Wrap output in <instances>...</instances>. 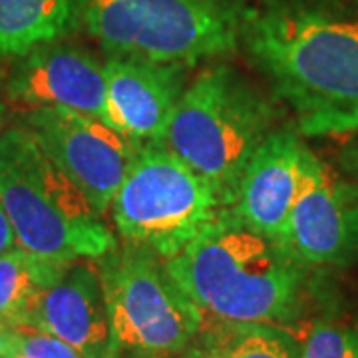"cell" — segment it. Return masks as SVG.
Wrapping results in <instances>:
<instances>
[{
  "mask_svg": "<svg viewBox=\"0 0 358 358\" xmlns=\"http://www.w3.org/2000/svg\"><path fill=\"white\" fill-rule=\"evenodd\" d=\"M241 40L305 136L358 129V18L257 8L245 18Z\"/></svg>",
  "mask_w": 358,
  "mask_h": 358,
  "instance_id": "1",
  "label": "cell"
},
{
  "mask_svg": "<svg viewBox=\"0 0 358 358\" xmlns=\"http://www.w3.org/2000/svg\"><path fill=\"white\" fill-rule=\"evenodd\" d=\"M164 263L203 319L282 324L301 305L305 267L229 207Z\"/></svg>",
  "mask_w": 358,
  "mask_h": 358,
  "instance_id": "2",
  "label": "cell"
},
{
  "mask_svg": "<svg viewBox=\"0 0 358 358\" xmlns=\"http://www.w3.org/2000/svg\"><path fill=\"white\" fill-rule=\"evenodd\" d=\"M0 203L16 245L34 255L72 263L117 247L106 215L20 126L0 136Z\"/></svg>",
  "mask_w": 358,
  "mask_h": 358,
  "instance_id": "3",
  "label": "cell"
},
{
  "mask_svg": "<svg viewBox=\"0 0 358 358\" xmlns=\"http://www.w3.org/2000/svg\"><path fill=\"white\" fill-rule=\"evenodd\" d=\"M273 124V106L249 80L229 66H213L183 90L164 145L197 171L227 209Z\"/></svg>",
  "mask_w": 358,
  "mask_h": 358,
  "instance_id": "4",
  "label": "cell"
},
{
  "mask_svg": "<svg viewBox=\"0 0 358 358\" xmlns=\"http://www.w3.org/2000/svg\"><path fill=\"white\" fill-rule=\"evenodd\" d=\"M247 0H82V24L112 56L192 66L243 38Z\"/></svg>",
  "mask_w": 358,
  "mask_h": 358,
  "instance_id": "5",
  "label": "cell"
},
{
  "mask_svg": "<svg viewBox=\"0 0 358 358\" xmlns=\"http://www.w3.org/2000/svg\"><path fill=\"white\" fill-rule=\"evenodd\" d=\"M215 189L164 143L143 145L110 207L128 245L169 259L217 217Z\"/></svg>",
  "mask_w": 358,
  "mask_h": 358,
  "instance_id": "6",
  "label": "cell"
},
{
  "mask_svg": "<svg viewBox=\"0 0 358 358\" xmlns=\"http://www.w3.org/2000/svg\"><path fill=\"white\" fill-rule=\"evenodd\" d=\"M96 265L117 357L181 355L201 331V310L171 279L162 257L126 243L96 259Z\"/></svg>",
  "mask_w": 358,
  "mask_h": 358,
  "instance_id": "7",
  "label": "cell"
},
{
  "mask_svg": "<svg viewBox=\"0 0 358 358\" xmlns=\"http://www.w3.org/2000/svg\"><path fill=\"white\" fill-rule=\"evenodd\" d=\"M52 162L108 215L129 167L143 145L98 117L68 108H32L18 124Z\"/></svg>",
  "mask_w": 358,
  "mask_h": 358,
  "instance_id": "8",
  "label": "cell"
},
{
  "mask_svg": "<svg viewBox=\"0 0 358 358\" xmlns=\"http://www.w3.org/2000/svg\"><path fill=\"white\" fill-rule=\"evenodd\" d=\"M282 249L303 267H343L358 257V183L310 155Z\"/></svg>",
  "mask_w": 358,
  "mask_h": 358,
  "instance_id": "9",
  "label": "cell"
},
{
  "mask_svg": "<svg viewBox=\"0 0 358 358\" xmlns=\"http://www.w3.org/2000/svg\"><path fill=\"white\" fill-rule=\"evenodd\" d=\"M6 94L28 110L68 108L110 124L103 62L76 44L58 40L16 58Z\"/></svg>",
  "mask_w": 358,
  "mask_h": 358,
  "instance_id": "10",
  "label": "cell"
},
{
  "mask_svg": "<svg viewBox=\"0 0 358 358\" xmlns=\"http://www.w3.org/2000/svg\"><path fill=\"white\" fill-rule=\"evenodd\" d=\"M310 155L293 129H273L245 169L231 211L247 227L282 247Z\"/></svg>",
  "mask_w": 358,
  "mask_h": 358,
  "instance_id": "11",
  "label": "cell"
},
{
  "mask_svg": "<svg viewBox=\"0 0 358 358\" xmlns=\"http://www.w3.org/2000/svg\"><path fill=\"white\" fill-rule=\"evenodd\" d=\"M110 124L141 145H159L183 94V68L143 58L112 56L103 62Z\"/></svg>",
  "mask_w": 358,
  "mask_h": 358,
  "instance_id": "12",
  "label": "cell"
},
{
  "mask_svg": "<svg viewBox=\"0 0 358 358\" xmlns=\"http://www.w3.org/2000/svg\"><path fill=\"white\" fill-rule=\"evenodd\" d=\"M30 327L58 336L84 358H117L96 259L68 265L64 275L44 293Z\"/></svg>",
  "mask_w": 358,
  "mask_h": 358,
  "instance_id": "13",
  "label": "cell"
},
{
  "mask_svg": "<svg viewBox=\"0 0 358 358\" xmlns=\"http://www.w3.org/2000/svg\"><path fill=\"white\" fill-rule=\"evenodd\" d=\"M82 24V0H0V60L22 58Z\"/></svg>",
  "mask_w": 358,
  "mask_h": 358,
  "instance_id": "14",
  "label": "cell"
},
{
  "mask_svg": "<svg viewBox=\"0 0 358 358\" xmlns=\"http://www.w3.org/2000/svg\"><path fill=\"white\" fill-rule=\"evenodd\" d=\"M301 348L277 324L203 319L181 358H299Z\"/></svg>",
  "mask_w": 358,
  "mask_h": 358,
  "instance_id": "15",
  "label": "cell"
},
{
  "mask_svg": "<svg viewBox=\"0 0 358 358\" xmlns=\"http://www.w3.org/2000/svg\"><path fill=\"white\" fill-rule=\"evenodd\" d=\"M74 263V261H72ZM70 263L34 255L18 245L0 255V317L14 327H30L44 293Z\"/></svg>",
  "mask_w": 358,
  "mask_h": 358,
  "instance_id": "16",
  "label": "cell"
},
{
  "mask_svg": "<svg viewBox=\"0 0 358 358\" xmlns=\"http://www.w3.org/2000/svg\"><path fill=\"white\" fill-rule=\"evenodd\" d=\"M299 358H358V333L338 322L319 320L305 336Z\"/></svg>",
  "mask_w": 358,
  "mask_h": 358,
  "instance_id": "17",
  "label": "cell"
},
{
  "mask_svg": "<svg viewBox=\"0 0 358 358\" xmlns=\"http://www.w3.org/2000/svg\"><path fill=\"white\" fill-rule=\"evenodd\" d=\"M18 341L14 358H84L76 348L60 341L58 336L32 329V327H16Z\"/></svg>",
  "mask_w": 358,
  "mask_h": 358,
  "instance_id": "18",
  "label": "cell"
},
{
  "mask_svg": "<svg viewBox=\"0 0 358 358\" xmlns=\"http://www.w3.org/2000/svg\"><path fill=\"white\" fill-rule=\"evenodd\" d=\"M338 166L358 183V129L345 136V143L338 152Z\"/></svg>",
  "mask_w": 358,
  "mask_h": 358,
  "instance_id": "19",
  "label": "cell"
},
{
  "mask_svg": "<svg viewBox=\"0 0 358 358\" xmlns=\"http://www.w3.org/2000/svg\"><path fill=\"white\" fill-rule=\"evenodd\" d=\"M18 341V329L0 317V358H14Z\"/></svg>",
  "mask_w": 358,
  "mask_h": 358,
  "instance_id": "20",
  "label": "cell"
},
{
  "mask_svg": "<svg viewBox=\"0 0 358 358\" xmlns=\"http://www.w3.org/2000/svg\"><path fill=\"white\" fill-rule=\"evenodd\" d=\"M14 245H16V235H14L13 223L6 215V209L4 205L0 203V255L10 251Z\"/></svg>",
  "mask_w": 358,
  "mask_h": 358,
  "instance_id": "21",
  "label": "cell"
},
{
  "mask_svg": "<svg viewBox=\"0 0 358 358\" xmlns=\"http://www.w3.org/2000/svg\"><path fill=\"white\" fill-rule=\"evenodd\" d=\"M4 117H6V112H4V106L0 103V136L4 134V131H2V128H4Z\"/></svg>",
  "mask_w": 358,
  "mask_h": 358,
  "instance_id": "22",
  "label": "cell"
}]
</instances>
